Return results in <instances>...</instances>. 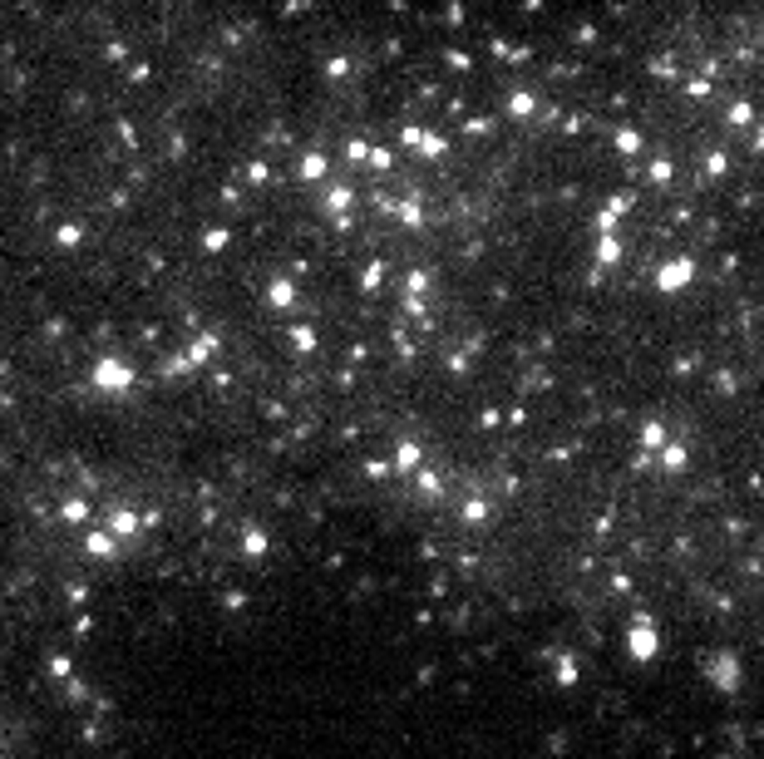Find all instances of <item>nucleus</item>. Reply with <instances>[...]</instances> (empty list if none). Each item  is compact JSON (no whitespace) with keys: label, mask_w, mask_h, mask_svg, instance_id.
Segmentation results:
<instances>
[{"label":"nucleus","mask_w":764,"mask_h":759,"mask_svg":"<svg viewBox=\"0 0 764 759\" xmlns=\"http://www.w3.org/2000/svg\"><path fill=\"white\" fill-rule=\"evenodd\" d=\"M685 276H690V266H685V262H680V266H670V271H665V286H680V281H685Z\"/></svg>","instance_id":"nucleus-1"},{"label":"nucleus","mask_w":764,"mask_h":759,"mask_svg":"<svg viewBox=\"0 0 764 759\" xmlns=\"http://www.w3.org/2000/svg\"><path fill=\"white\" fill-rule=\"evenodd\" d=\"M750 118H755V108H750V104H735V108H730V123H750Z\"/></svg>","instance_id":"nucleus-2"}]
</instances>
